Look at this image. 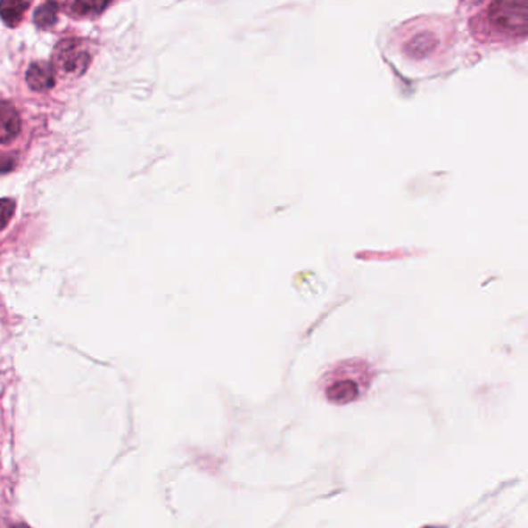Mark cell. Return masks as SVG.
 <instances>
[{
  "label": "cell",
  "instance_id": "obj_6",
  "mask_svg": "<svg viewBox=\"0 0 528 528\" xmlns=\"http://www.w3.org/2000/svg\"><path fill=\"white\" fill-rule=\"evenodd\" d=\"M29 6V2L22 0H4L0 2V18L8 27H16L24 18Z\"/></svg>",
  "mask_w": 528,
  "mask_h": 528
},
{
  "label": "cell",
  "instance_id": "obj_7",
  "mask_svg": "<svg viewBox=\"0 0 528 528\" xmlns=\"http://www.w3.org/2000/svg\"><path fill=\"white\" fill-rule=\"evenodd\" d=\"M58 10L59 5L54 2H47V4L39 6L33 16L35 24L42 29H50L58 19Z\"/></svg>",
  "mask_w": 528,
  "mask_h": 528
},
{
  "label": "cell",
  "instance_id": "obj_5",
  "mask_svg": "<svg viewBox=\"0 0 528 528\" xmlns=\"http://www.w3.org/2000/svg\"><path fill=\"white\" fill-rule=\"evenodd\" d=\"M327 397L336 405H347L359 397V386L352 380L336 382L327 389Z\"/></svg>",
  "mask_w": 528,
  "mask_h": 528
},
{
  "label": "cell",
  "instance_id": "obj_8",
  "mask_svg": "<svg viewBox=\"0 0 528 528\" xmlns=\"http://www.w3.org/2000/svg\"><path fill=\"white\" fill-rule=\"evenodd\" d=\"M109 4H98V2H77V4H71V10L78 16H87V14H98L103 12L104 8H107Z\"/></svg>",
  "mask_w": 528,
  "mask_h": 528
},
{
  "label": "cell",
  "instance_id": "obj_10",
  "mask_svg": "<svg viewBox=\"0 0 528 528\" xmlns=\"http://www.w3.org/2000/svg\"><path fill=\"white\" fill-rule=\"evenodd\" d=\"M12 528H29V525H16V527Z\"/></svg>",
  "mask_w": 528,
  "mask_h": 528
},
{
  "label": "cell",
  "instance_id": "obj_2",
  "mask_svg": "<svg viewBox=\"0 0 528 528\" xmlns=\"http://www.w3.org/2000/svg\"><path fill=\"white\" fill-rule=\"evenodd\" d=\"M90 54L77 39L59 42L54 52V65L69 77H81L87 70Z\"/></svg>",
  "mask_w": 528,
  "mask_h": 528
},
{
  "label": "cell",
  "instance_id": "obj_11",
  "mask_svg": "<svg viewBox=\"0 0 528 528\" xmlns=\"http://www.w3.org/2000/svg\"><path fill=\"white\" fill-rule=\"evenodd\" d=\"M429 528H433V527H429Z\"/></svg>",
  "mask_w": 528,
  "mask_h": 528
},
{
  "label": "cell",
  "instance_id": "obj_3",
  "mask_svg": "<svg viewBox=\"0 0 528 528\" xmlns=\"http://www.w3.org/2000/svg\"><path fill=\"white\" fill-rule=\"evenodd\" d=\"M21 132V117L16 107L0 101V144L14 140Z\"/></svg>",
  "mask_w": 528,
  "mask_h": 528
},
{
  "label": "cell",
  "instance_id": "obj_9",
  "mask_svg": "<svg viewBox=\"0 0 528 528\" xmlns=\"http://www.w3.org/2000/svg\"><path fill=\"white\" fill-rule=\"evenodd\" d=\"M16 203L12 199H0V231L5 228L14 214Z\"/></svg>",
  "mask_w": 528,
  "mask_h": 528
},
{
  "label": "cell",
  "instance_id": "obj_1",
  "mask_svg": "<svg viewBox=\"0 0 528 528\" xmlns=\"http://www.w3.org/2000/svg\"><path fill=\"white\" fill-rule=\"evenodd\" d=\"M475 39L491 44H513L525 39L528 29V2L499 0L482 6L471 18Z\"/></svg>",
  "mask_w": 528,
  "mask_h": 528
},
{
  "label": "cell",
  "instance_id": "obj_4",
  "mask_svg": "<svg viewBox=\"0 0 528 528\" xmlns=\"http://www.w3.org/2000/svg\"><path fill=\"white\" fill-rule=\"evenodd\" d=\"M54 69L50 62H35L27 71V83L36 92H47L54 86Z\"/></svg>",
  "mask_w": 528,
  "mask_h": 528
}]
</instances>
